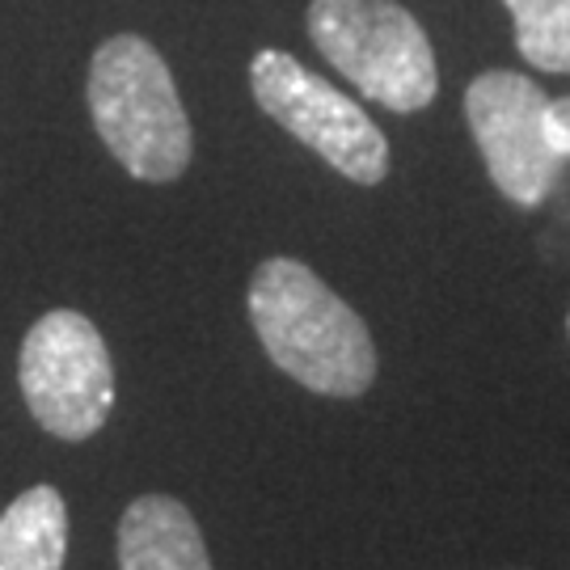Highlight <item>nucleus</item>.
I'll return each mask as SVG.
<instances>
[{"label": "nucleus", "instance_id": "6e6552de", "mask_svg": "<svg viewBox=\"0 0 570 570\" xmlns=\"http://www.w3.org/2000/svg\"><path fill=\"white\" fill-rule=\"evenodd\" d=\"M68 503L56 487H30L0 515V570H63Z\"/></svg>", "mask_w": 570, "mask_h": 570}, {"label": "nucleus", "instance_id": "20e7f679", "mask_svg": "<svg viewBox=\"0 0 570 570\" xmlns=\"http://www.w3.org/2000/svg\"><path fill=\"white\" fill-rule=\"evenodd\" d=\"M18 385L47 435L81 444L115 410V360L102 330L77 308H51L21 338Z\"/></svg>", "mask_w": 570, "mask_h": 570}, {"label": "nucleus", "instance_id": "f03ea898", "mask_svg": "<svg viewBox=\"0 0 570 570\" xmlns=\"http://www.w3.org/2000/svg\"><path fill=\"white\" fill-rule=\"evenodd\" d=\"M89 119L110 157L140 183H178L195 157V131L161 51L140 35H115L94 51L85 81Z\"/></svg>", "mask_w": 570, "mask_h": 570}, {"label": "nucleus", "instance_id": "423d86ee", "mask_svg": "<svg viewBox=\"0 0 570 570\" xmlns=\"http://www.w3.org/2000/svg\"><path fill=\"white\" fill-rule=\"evenodd\" d=\"M550 94L515 68H487L465 89V122L494 190L515 207L550 199L567 157L546 122Z\"/></svg>", "mask_w": 570, "mask_h": 570}, {"label": "nucleus", "instance_id": "0eeeda50", "mask_svg": "<svg viewBox=\"0 0 570 570\" xmlns=\"http://www.w3.org/2000/svg\"><path fill=\"white\" fill-rule=\"evenodd\" d=\"M119 570H216L183 499L140 494L119 520Z\"/></svg>", "mask_w": 570, "mask_h": 570}, {"label": "nucleus", "instance_id": "f257e3e1", "mask_svg": "<svg viewBox=\"0 0 570 570\" xmlns=\"http://www.w3.org/2000/svg\"><path fill=\"white\" fill-rule=\"evenodd\" d=\"M249 326L266 360L322 397H364L376 381L367 322L301 258H266L245 292Z\"/></svg>", "mask_w": 570, "mask_h": 570}, {"label": "nucleus", "instance_id": "7ed1b4c3", "mask_svg": "<svg viewBox=\"0 0 570 570\" xmlns=\"http://www.w3.org/2000/svg\"><path fill=\"white\" fill-rule=\"evenodd\" d=\"M308 42L317 56L393 115H419L440 94L435 47L397 0H308Z\"/></svg>", "mask_w": 570, "mask_h": 570}, {"label": "nucleus", "instance_id": "9d476101", "mask_svg": "<svg viewBox=\"0 0 570 570\" xmlns=\"http://www.w3.org/2000/svg\"><path fill=\"white\" fill-rule=\"evenodd\" d=\"M546 122H550V136H553V144H558V153L570 161V94L550 98V106H546Z\"/></svg>", "mask_w": 570, "mask_h": 570}, {"label": "nucleus", "instance_id": "9b49d317", "mask_svg": "<svg viewBox=\"0 0 570 570\" xmlns=\"http://www.w3.org/2000/svg\"><path fill=\"white\" fill-rule=\"evenodd\" d=\"M567 338H570V313H567Z\"/></svg>", "mask_w": 570, "mask_h": 570}, {"label": "nucleus", "instance_id": "1a4fd4ad", "mask_svg": "<svg viewBox=\"0 0 570 570\" xmlns=\"http://www.w3.org/2000/svg\"><path fill=\"white\" fill-rule=\"evenodd\" d=\"M515 51L537 72H570V0H503Z\"/></svg>", "mask_w": 570, "mask_h": 570}, {"label": "nucleus", "instance_id": "39448f33", "mask_svg": "<svg viewBox=\"0 0 570 570\" xmlns=\"http://www.w3.org/2000/svg\"><path fill=\"white\" fill-rule=\"evenodd\" d=\"M249 94L266 119L292 140L313 148L322 161L355 186H381L389 178V140L360 102L334 89L313 68L266 47L249 60Z\"/></svg>", "mask_w": 570, "mask_h": 570}]
</instances>
